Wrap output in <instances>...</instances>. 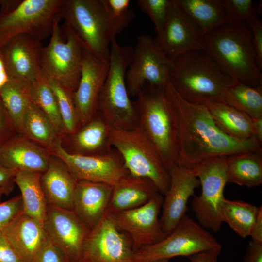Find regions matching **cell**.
Returning <instances> with one entry per match:
<instances>
[{"instance_id": "6da1fadb", "label": "cell", "mask_w": 262, "mask_h": 262, "mask_svg": "<svg viewBox=\"0 0 262 262\" xmlns=\"http://www.w3.org/2000/svg\"><path fill=\"white\" fill-rule=\"evenodd\" d=\"M164 90L177 116L178 165L192 171L199 164L212 158L246 152H262V145L254 138L239 140L222 131L204 105L183 98L169 80Z\"/></svg>"}, {"instance_id": "7a4b0ae2", "label": "cell", "mask_w": 262, "mask_h": 262, "mask_svg": "<svg viewBox=\"0 0 262 262\" xmlns=\"http://www.w3.org/2000/svg\"><path fill=\"white\" fill-rule=\"evenodd\" d=\"M203 43V51L232 79L253 87L262 85L248 24H225L204 35Z\"/></svg>"}, {"instance_id": "3957f363", "label": "cell", "mask_w": 262, "mask_h": 262, "mask_svg": "<svg viewBox=\"0 0 262 262\" xmlns=\"http://www.w3.org/2000/svg\"><path fill=\"white\" fill-rule=\"evenodd\" d=\"M200 52H190L173 59L169 82L188 101L200 104L224 102L229 88L236 81L208 55Z\"/></svg>"}, {"instance_id": "277c9868", "label": "cell", "mask_w": 262, "mask_h": 262, "mask_svg": "<svg viewBox=\"0 0 262 262\" xmlns=\"http://www.w3.org/2000/svg\"><path fill=\"white\" fill-rule=\"evenodd\" d=\"M151 86V85H150ZM133 102L137 125L153 144L167 170L178 164L179 128L175 109L164 87H144Z\"/></svg>"}, {"instance_id": "5b68a950", "label": "cell", "mask_w": 262, "mask_h": 262, "mask_svg": "<svg viewBox=\"0 0 262 262\" xmlns=\"http://www.w3.org/2000/svg\"><path fill=\"white\" fill-rule=\"evenodd\" d=\"M133 49L121 46L114 38L111 44L107 75L100 92L97 112L112 128L130 130L137 125L138 116L130 98L126 73Z\"/></svg>"}, {"instance_id": "8992f818", "label": "cell", "mask_w": 262, "mask_h": 262, "mask_svg": "<svg viewBox=\"0 0 262 262\" xmlns=\"http://www.w3.org/2000/svg\"><path fill=\"white\" fill-rule=\"evenodd\" d=\"M60 14L64 26L85 50L109 58L111 42L118 33L101 0H64Z\"/></svg>"}, {"instance_id": "52a82bcc", "label": "cell", "mask_w": 262, "mask_h": 262, "mask_svg": "<svg viewBox=\"0 0 262 262\" xmlns=\"http://www.w3.org/2000/svg\"><path fill=\"white\" fill-rule=\"evenodd\" d=\"M64 0H1L0 49L12 38L27 34L41 41L51 35Z\"/></svg>"}, {"instance_id": "ba28073f", "label": "cell", "mask_w": 262, "mask_h": 262, "mask_svg": "<svg viewBox=\"0 0 262 262\" xmlns=\"http://www.w3.org/2000/svg\"><path fill=\"white\" fill-rule=\"evenodd\" d=\"M111 143L120 154L132 175L145 177L164 195L170 182L169 172L155 147L137 125L130 130L113 128Z\"/></svg>"}, {"instance_id": "9c48e42d", "label": "cell", "mask_w": 262, "mask_h": 262, "mask_svg": "<svg viewBox=\"0 0 262 262\" xmlns=\"http://www.w3.org/2000/svg\"><path fill=\"white\" fill-rule=\"evenodd\" d=\"M59 13L55 18L49 43L43 47L42 74L75 92L81 77L84 49L71 33L59 26Z\"/></svg>"}, {"instance_id": "30bf717a", "label": "cell", "mask_w": 262, "mask_h": 262, "mask_svg": "<svg viewBox=\"0 0 262 262\" xmlns=\"http://www.w3.org/2000/svg\"><path fill=\"white\" fill-rule=\"evenodd\" d=\"M191 172L198 179L201 186L200 195L193 196L192 210L202 227L217 232L223 223L221 209L227 183L226 157L207 159L197 165Z\"/></svg>"}, {"instance_id": "8fae6325", "label": "cell", "mask_w": 262, "mask_h": 262, "mask_svg": "<svg viewBox=\"0 0 262 262\" xmlns=\"http://www.w3.org/2000/svg\"><path fill=\"white\" fill-rule=\"evenodd\" d=\"M220 246L211 234L186 214L163 239L136 250L133 262H153L177 256L187 257Z\"/></svg>"}, {"instance_id": "7c38bea8", "label": "cell", "mask_w": 262, "mask_h": 262, "mask_svg": "<svg viewBox=\"0 0 262 262\" xmlns=\"http://www.w3.org/2000/svg\"><path fill=\"white\" fill-rule=\"evenodd\" d=\"M173 64V60L151 36L148 34L139 36L126 73L129 96L136 97L146 82L153 87H164L168 81Z\"/></svg>"}, {"instance_id": "4fadbf2b", "label": "cell", "mask_w": 262, "mask_h": 262, "mask_svg": "<svg viewBox=\"0 0 262 262\" xmlns=\"http://www.w3.org/2000/svg\"><path fill=\"white\" fill-rule=\"evenodd\" d=\"M131 238L115 225L107 211L90 230L77 262H133Z\"/></svg>"}, {"instance_id": "5bb4252c", "label": "cell", "mask_w": 262, "mask_h": 262, "mask_svg": "<svg viewBox=\"0 0 262 262\" xmlns=\"http://www.w3.org/2000/svg\"><path fill=\"white\" fill-rule=\"evenodd\" d=\"M60 158L76 179L114 186L123 177L130 174L122 157L115 149L100 155H84L68 152L62 140L51 153Z\"/></svg>"}, {"instance_id": "9a60e30c", "label": "cell", "mask_w": 262, "mask_h": 262, "mask_svg": "<svg viewBox=\"0 0 262 262\" xmlns=\"http://www.w3.org/2000/svg\"><path fill=\"white\" fill-rule=\"evenodd\" d=\"M163 199L159 193L137 208L113 213L107 211L118 229L131 238L134 252L164 238L159 218Z\"/></svg>"}, {"instance_id": "2e32d148", "label": "cell", "mask_w": 262, "mask_h": 262, "mask_svg": "<svg viewBox=\"0 0 262 262\" xmlns=\"http://www.w3.org/2000/svg\"><path fill=\"white\" fill-rule=\"evenodd\" d=\"M155 41L172 60L190 52L203 51L204 49L199 29L175 0H170L165 22Z\"/></svg>"}, {"instance_id": "e0dca14e", "label": "cell", "mask_w": 262, "mask_h": 262, "mask_svg": "<svg viewBox=\"0 0 262 262\" xmlns=\"http://www.w3.org/2000/svg\"><path fill=\"white\" fill-rule=\"evenodd\" d=\"M43 228L47 238L63 250L71 262L78 261L90 229L72 210L48 204Z\"/></svg>"}, {"instance_id": "ac0fdd59", "label": "cell", "mask_w": 262, "mask_h": 262, "mask_svg": "<svg viewBox=\"0 0 262 262\" xmlns=\"http://www.w3.org/2000/svg\"><path fill=\"white\" fill-rule=\"evenodd\" d=\"M109 59L98 57L84 49L81 77L74 99L81 127L97 112L99 95L109 69Z\"/></svg>"}, {"instance_id": "d6986e66", "label": "cell", "mask_w": 262, "mask_h": 262, "mask_svg": "<svg viewBox=\"0 0 262 262\" xmlns=\"http://www.w3.org/2000/svg\"><path fill=\"white\" fill-rule=\"evenodd\" d=\"M43 46L41 41L29 35L15 37L0 49L9 80L32 83L42 74Z\"/></svg>"}, {"instance_id": "ffe728a7", "label": "cell", "mask_w": 262, "mask_h": 262, "mask_svg": "<svg viewBox=\"0 0 262 262\" xmlns=\"http://www.w3.org/2000/svg\"><path fill=\"white\" fill-rule=\"evenodd\" d=\"M170 182L164 195L160 219L164 236L176 228L188 210V201L200 185L198 179L190 170L178 165L169 171Z\"/></svg>"}, {"instance_id": "44dd1931", "label": "cell", "mask_w": 262, "mask_h": 262, "mask_svg": "<svg viewBox=\"0 0 262 262\" xmlns=\"http://www.w3.org/2000/svg\"><path fill=\"white\" fill-rule=\"evenodd\" d=\"M113 186L85 180L77 181L72 211L89 228L93 229L107 212Z\"/></svg>"}, {"instance_id": "7402d4cb", "label": "cell", "mask_w": 262, "mask_h": 262, "mask_svg": "<svg viewBox=\"0 0 262 262\" xmlns=\"http://www.w3.org/2000/svg\"><path fill=\"white\" fill-rule=\"evenodd\" d=\"M51 155L47 149L19 135L0 146V162L16 171L42 173L47 168Z\"/></svg>"}, {"instance_id": "603a6c76", "label": "cell", "mask_w": 262, "mask_h": 262, "mask_svg": "<svg viewBox=\"0 0 262 262\" xmlns=\"http://www.w3.org/2000/svg\"><path fill=\"white\" fill-rule=\"evenodd\" d=\"M40 181L48 205L72 210L77 180L60 158L51 155L47 168L41 173Z\"/></svg>"}, {"instance_id": "cb8c5ba5", "label": "cell", "mask_w": 262, "mask_h": 262, "mask_svg": "<svg viewBox=\"0 0 262 262\" xmlns=\"http://www.w3.org/2000/svg\"><path fill=\"white\" fill-rule=\"evenodd\" d=\"M1 231L23 262H34L47 238L43 225L23 212Z\"/></svg>"}, {"instance_id": "d4e9b609", "label": "cell", "mask_w": 262, "mask_h": 262, "mask_svg": "<svg viewBox=\"0 0 262 262\" xmlns=\"http://www.w3.org/2000/svg\"><path fill=\"white\" fill-rule=\"evenodd\" d=\"M159 193L150 179L129 174L113 186L107 211L113 213L137 208Z\"/></svg>"}, {"instance_id": "484cf974", "label": "cell", "mask_w": 262, "mask_h": 262, "mask_svg": "<svg viewBox=\"0 0 262 262\" xmlns=\"http://www.w3.org/2000/svg\"><path fill=\"white\" fill-rule=\"evenodd\" d=\"M111 126L98 112L85 124L82 126L70 138L73 154L100 155L112 150Z\"/></svg>"}, {"instance_id": "4316f807", "label": "cell", "mask_w": 262, "mask_h": 262, "mask_svg": "<svg viewBox=\"0 0 262 262\" xmlns=\"http://www.w3.org/2000/svg\"><path fill=\"white\" fill-rule=\"evenodd\" d=\"M262 152H246L226 157L227 182L255 187L262 184Z\"/></svg>"}, {"instance_id": "83f0119b", "label": "cell", "mask_w": 262, "mask_h": 262, "mask_svg": "<svg viewBox=\"0 0 262 262\" xmlns=\"http://www.w3.org/2000/svg\"><path fill=\"white\" fill-rule=\"evenodd\" d=\"M199 29L202 36L229 23L222 0H175Z\"/></svg>"}, {"instance_id": "f1b7e54d", "label": "cell", "mask_w": 262, "mask_h": 262, "mask_svg": "<svg viewBox=\"0 0 262 262\" xmlns=\"http://www.w3.org/2000/svg\"><path fill=\"white\" fill-rule=\"evenodd\" d=\"M203 105L217 127L228 135L244 140L254 138L252 118L245 113L223 102H209Z\"/></svg>"}, {"instance_id": "f546056e", "label": "cell", "mask_w": 262, "mask_h": 262, "mask_svg": "<svg viewBox=\"0 0 262 262\" xmlns=\"http://www.w3.org/2000/svg\"><path fill=\"white\" fill-rule=\"evenodd\" d=\"M41 174L38 172L16 171L15 183L21 192L23 213L43 226L48 203L40 184Z\"/></svg>"}, {"instance_id": "4dcf8cb0", "label": "cell", "mask_w": 262, "mask_h": 262, "mask_svg": "<svg viewBox=\"0 0 262 262\" xmlns=\"http://www.w3.org/2000/svg\"><path fill=\"white\" fill-rule=\"evenodd\" d=\"M0 99L16 132L21 135L24 117L33 103L31 83L9 80L0 91Z\"/></svg>"}, {"instance_id": "1f68e13d", "label": "cell", "mask_w": 262, "mask_h": 262, "mask_svg": "<svg viewBox=\"0 0 262 262\" xmlns=\"http://www.w3.org/2000/svg\"><path fill=\"white\" fill-rule=\"evenodd\" d=\"M22 136L50 153L62 140L49 118L33 103L24 117Z\"/></svg>"}, {"instance_id": "d6a6232c", "label": "cell", "mask_w": 262, "mask_h": 262, "mask_svg": "<svg viewBox=\"0 0 262 262\" xmlns=\"http://www.w3.org/2000/svg\"><path fill=\"white\" fill-rule=\"evenodd\" d=\"M261 208L262 205L257 207L245 201L225 198L221 209L222 222L227 224L240 237L250 236Z\"/></svg>"}, {"instance_id": "836d02e7", "label": "cell", "mask_w": 262, "mask_h": 262, "mask_svg": "<svg viewBox=\"0 0 262 262\" xmlns=\"http://www.w3.org/2000/svg\"><path fill=\"white\" fill-rule=\"evenodd\" d=\"M33 103L51 122L58 135L63 139L66 136L57 101L49 79L43 74L31 83Z\"/></svg>"}, {"instance_id": "e575fe53", "label": "cell", "mask_w": 262, "mask_h": 262, "mask_svg": "<svg viewBox=\"0 0 262 262\" xmlns=\"http://www.w3.org/2000/svg\"><path fill=\"white\" fill-rule=\"evenodd\" d=\"M224 103L252 118L262 117V85L253 87L236 81L229 88Z\"/></svg>"}, {"instance_id": "d590c367", "label": "cell", "mask_w": 262, "mask_h": 262, "mask_svg": "<svg viewBox=\"0 0 262 262\" xmlns=\"http://www.w3.org/2000/svg\"><path fill=\"white\" fill-rule=\"evenodd\" d=\"M49 81L57 101L66 135L72 136L81 128L74 102V92L56 82Z\"/></svg>"}, {"instance_id": "8d00e7d4", "label": "cell", "mask_w": 262, "mask_h": 262, "mask_svg": "<svg viewBox=\"0 0 262 262\" xmlns=\"http://www.w3.org/2000/svg\"><path fill=\"white\" fill-rule=\"evenodd\" d=\"M110 21L118 34L131 22L135 15L129 9L130 0H101Z\"/></svg>"}, {"instance_id": "74e56055", "label": "cell", "mask_w": 262, "mask_h": 262, "mask_svg": "<svg viewBox=\"0 0 262 262\" xmlns=\"http://www.w3.org/2000/svg\"><path fill=\"white\" fill-rule=\"evenodd\" d=\"M223 3L229 23L248 24L258 17L257 9L251 0H224Z\"/></svg>"}, {"instance_id": "f35d334b", "label": "cell", "mask_w": 262, "mask_h": 262, "mask_svg": "<svg viewBox=\"0 0 262 262\" xmlns=\"http://www.w3.org/2000/svg\"><path fill=\"white\" fill-rule=\"evenodd\" d=\"M170 0H138L137 3L141 10L152 21L157 35L162 31L165 22Z\"/></svg>"}, {"instance_id": "ab89813d", "label": "cell", "mask_w": 262, "mask_h": 262, "mask_svg": "<svg viewBox=\"0 0 262 262\" xmlns=\"http://www.w3.org/2000/svg\"><path fill=\"white\" fill-rule=\"evenodd\" d=\"M23 212L21 195L0 203V231H2Z\"/></svg>"}, {"instance_id": "60d3db41", "label": "cell", "mask_w": 262, "mask_h": 262, "mask_svg": "<svg viewBox=\"0 0 262 262\" xmlns=\"http://www.w3.org/2000/svg\"><path fill=\"white\" fill-rule=\"evenodd\" d=\"M34 262H71L63 250L47 238Z\"/></svg>"}, {"instance_id": "b9f144b4", "label": "cell", "mask_w": 262, "mask_h": 262, "mask_svg": "<svg viewBox=\"0 0 262 262\" xmlns=\"http://www.w3.org/2000/svg\"><path fill=\"white\" fill-rule=\"evenodd\" d=\"M252 38V43L257 65L261 71L262 69V25L258 17L248 23Z\"/></svg>"}, {"instance_id": "7bdbcfd3", "label": "cell", "mask_w": 262, "mask_h": 262, "mask_svg": "<svg viewBox=\"0 0 262 262\" xmlns=\"http://www.w3.org/2000/svg\"><path fill=\"white\" fill-rule=\"evenodd\" d=\"M16 135L17 134L0 99V146Z\"/></svg>"}, {"instance_id": "ee69618b", "label": "cell", "mask_w": 262, "mask_h": 262, "mask_svg": "<svg viewBox=\"0 0 262 262\" xmlns=\"http://www.w3.org/2000/svg\"><path fill=\"white\" fill-rule=\"evenodd\" d=\"M0 262H23L7 237L0 231Z\"/></svg>"}, {"instance_id": "f6af8a7d", "label": "cell", "mask_w": 262, "mask_h": 262, "mask_svg": "<svg viewBox=\"0 0 262 262\" xmlns=\"http://www.w3.org/2000/svg\"><path fill=\"white\" fill-rule=\"evenodd\" d=\"M221 250V245L217 247L199 251L187 258L190 262H218V257Z\"/></svg>"}, {"instance_id": "bcb514c9", "label": "cell", "mask_w": 262, "mask_h": 262, "mask_svg": "<svg viewBox=\"0 0 262 262\" xmlns=\"http://www.w3.org/2000/svg\"><path fill=\"white\" fill-rule=\"evenodd\" d=\"M16 172L0 162V188L5 189L8 195L14 189Z\"/></svg>"}, {"instance_id": "7dc6e473", "label": "cell", "mask_w": 262, "mask_h": 262, "mask_svg": "<svg viewBox=\"0 0 262 262\" xmlns=\"http://www.w3.org/2000/svg\"><path fill=\"white\" fill-rule=\"evenodd\" d=\"M243 262H262V244L251 240L248 244Z\"/></svg>"}, {"instance_id": "c3c4849f", "label": "cell", "mask_w": 262, "mask_h": 262, "mask_svg": "<svg viewBox=\"0 0 262 262\" xmlns=\"http://www.w3.org/2000/svg\"><path fill=\"white\" fill-rule=\"evenodd\" d=\"M250 236L252 241L262 244V208L259 211Z\"/></svg>"}, {"instance_id": "681fc988", "label": "cell", "mask_w": 262, "mask_h": 262, "mask_svg": "<svg viewBox=\"0 0 262 262\" xmlns=\"http://www.w3.org/2000/svg\"><path fill=\"white\" fill-rule=\"evenodd\" d=\"M253 137L262 145V117L252 118Z\"/></svg>"}, {"instance_id": "f907efd6", "label": "cell", "mask_w": 262, "mask_h": 262, "mask_svg": "<svg viewBox=\"0 0 262 262\" xmlns=\"http://www.w3.org/2000/svg\"><path fill=\"white\" fill-rule=\"evenodd\" d=\"M9 80L6 68L0 52V91Z\"/></svg>"}, {"instance_id": "816d5d0a", "label": "cell", "mask_w": 262, "mask_h": 262, "mask_svg": "<svg viewBox=\"0 0 262 262\" xmlns=\"http://www.w3.org/2000/svg\"><path fill=\"white\" fill-rule=\"evenodd\" d=\"M4 195H8L6 190L0 188V200Z\"/></svg>"}, {"instance_id": "f5cc1de1", "label": "cell", "mask_w": 262, "mask_h": 262, "mask_svg": "<svg viewBox=\"0 0 262 262\" xmlns=\"http://www.w3.org/2000/svg\"><path fill=\"white\" fill-rule=\"evenodd\" d=\"M153 262H169V260H162L155 261Z\"/></svg>"}, {"instance_id": "db71d44e", "label": "cell", "mask_w": 262, "mask_h": 262, "mask_svg": "<svg viewBox=\"0 0 262 262\" xmlns=\"http://www.w3.org/2000/svg\"><path fill=\"white\" fill-rule=\"evenodd\" d=\"M1 2V0H0V5Z\"/></svg>"}]
</instances>
